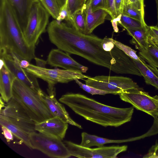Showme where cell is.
Instances as JSON below:
<instances>
[{
  "instance_id": "cell-1",
  "label": "cell",
  "mask_w": 158,
  "mask_h": 158,
  "mask_svg": "<svg viewBox=\"0 0 158 158\" xmlns=\"http://www.w3.org/2000/svg\"><path fill=\"white\" fill-rule=\"evenodd\" d=\"M47 32L51 42L69 54L81 56L118 74L136 73L137 66L131 58L116 45L111 52L105 51L103 39L96 35L82 33L56 19L48 25Z\"/></svg>"
},
{
  "instance_id": "cell-2",
  "label": "cell",
  "mask_w": 158,
  "mask_h": 158,
  "mask_svg": "<svg viewBox=\"0 0 158 158\" xmlns=\"http://www.w3.org/2000/svg\"><path fill=\"white\" fill-rule=\"evenodd\" d=\"M59 100L76 114L105 127H118L130 122L134 110L133 107L120 108L107 106L79 93H67Z\"/></svg>"
},
{
  "instance_id": "cell-3",
  "label": "cell",
  "mask_w": 158,
  "mask_h": 158,
  "mask_svg": "<svg viewBox=\"0 0 158 158\" xmlns=\"http://www.w3.org/2000/svg\"><path fill=\"white\" fill-rule=\"evenodd\" d=\"M35 47L27 43L16 14L9 0L0 1V51L13 53L20 60L35 58Z\"/></svg>"
},
{
  "instance_id": "cell-4",
  "label": "cell",
  "mask_w": 158,
  "mask_h": 158,
  "mask_svg": "<svg viewBox=\"0 0 158 158\" xmlns=\"http://www.w3.org/2000/svg\"><path fill=\"white\" fill-rule=\"evenodd\" d=\"M12 98L35 123L53 117L39 93L16 78L13 83Z\"/></svg>"
},
{
  "instance_id": "cell-5",
  "label": "cell",
  "mask_w": 158,
  "mask_h": 158,
  "mask_svg": "<svg viewBox=\"0 0 158 158\" xmlns=\"http://www.w3.org/2000/svg\"><path fill=\"white\" fill-rule=\"evenodd\" d=\"M25 69L37 78L46 81L48 84L49 95L55 94V85L57 83H66L75 79H87L90 77L75 71L58 68L49 69L29 64Z\"/></svg>"
},
{
  "instance_id": "cell-6",
  "label": "cell",
  "mask_w": 158,
  "mask_h": 158,
  "mask_svg": "<svg viewBox=\"0 0 158 158\" xmlns=\"http://www.w3.org/2000/svg\"><path fill=\"white\" fill-rule=\"evenodd\" d=\"M49 16L39 1L34 2L23 31L25 40L30 46L35 47L40 36L45 31Z\"/></svg>"
},
{
  "instance_id": "cell-7",
  "label": "cell",
  "mask_w": 158,
  "mask_h": 158,
  "mask_svg": "<svg viewBox=\"0 0 158 158\" xmlns=\"http://www.w3.org/2000/svg\"><path fill=\"white\" fill-rule=\"evenodd\" d=\"M32 149L38 150L51 158H67L71 156L62 140L35 132L29 135Z\"/></svg>"
},
{
  "instance_id": "cell-8",
  "label": "cell",
  "mask_w": 158,
  "mask_h": 158,
  "mask_svg": "<svg viewBox=\"0 0 158 158\" xmlns=\"http://www.w3.org/2000/svg\"><path fill=\"white\" fill-rule=\"evenodd\" d=\"M86 85L111 94L119 95L127 90L139 88L131 78L118 76H98L85 80Z\"/></svg>"
},
{
  "instance_id": "cell-9",
  "label": "cell",
  "mask_w": 158,
  "mask_h": 158,
  "mask_svg": "<svg viewBox=\"0 0 158 158\" xmlns=\"http://www.w3.org/2000/svg\"><path fill=\"white\" fill-rule=\"evenodd\" d=\"M121 100L131 104L136 109L158 117V96H152L139 88L124 91L118 95Z\"/></svg>"
},
{
  "instance_id": "cell-10",
  "label": "cell",
  "mask_w": 158,
  "mask_h": 158,
  "mask_svg": "<svg viewBox=\"0 0 158 158\" xmlns=\"http://www.w3.org/2000/svg\"><path fill=\"white\" fill-rule=\"evenodd\" d=\"M63 141L71 156L80 158H115L120 153L126 151L127 148V146L125 145L91 148L69 141Z\"/></svg>"
},
{
  "instance_id": "cell-11",
  "label": "cell",
  "mask_w": 158,
  "mask_h": 158,
  "mask_svg": "<svg viewBox=\"0 0 158 158\" xmlns=\"http://www.w3.org/2000/svg\"><path fill=\"white\" fill-rule=\"evenodd\" d=\"M0 116L29 134L36 131L35 129V123L12 98L0 110Z\"/></svg>"
},
{
  "instance_id": "cell-12",
  "label": "cell",
  "mask_w": 158,
  "mask_h": 158,
  "mask_svg": "<svg viewBox=\"0 0 158 158\" xmlns=\"http://www.w3.org/2000/svg\"><path fill=\"white\" fill-rule=\"evenodd\" d=\"M0 58L15 78L39 93L42 90L37 77L20 66V60L14 54L0 51Z\"/></svg>"
},
{
  "instance_id": "cell-13",
  "label": "cell",
  "mask_w": 158,
  "mask_h": 158,
  "mask_svg": "<svg viewBox=\"0 0 158 158\" xmlns=\"http://www.w3.org/2000/svg\"><path fill=\"white\" fill-rule=\"evenodd\" d=\"M51 66L59 67L64 69L85 73L88 68L73 59L70 54L58 48L53 49L49 52L47 60Z\"/></svg>"
},
{
  "instance_id": "cell-14",
  "label": "cell",
  "mask_w": 158,
  "mask_h": 158,
  "mask_svg": "<svg viewBox=\"0 0 158 158\" xmlns=\"http://www.w3.org/2000/svg\"><path fill=\"white\" fill-rule=\"evenodd\" d=\"M68 123L57 117H52L42 122L36 123V131L63 140L68 128Z\"/></svg>"
},
{
  "instance_id": "cell-15",
  "label": "cell",
  "mask_w": 158,
  "mask_h": 158,
  "mask_svg": "<svg viewBox=\"0 0 158 158\" xmlns=\"http://www.w3.org/2000/svg\"><path fill=\"white\" fill-rule=\"evenodd\" d=\"M39 94L53 117H58L68 124L82 129L80 125L70 117L64 105L57 101L56 95L47 94L42 90Z\"/></svg>"
},
{
  "instance_id": "cell-16",
  "label": "cell",
  "mask_w": 158,
  "mask_h": 158,
  "mask_svg": "<svg viewBox=\"0 0 158 158\" xmlns=\"http://www.w3.org/2000/svg\"><path fill=\"white\" fill-rule=\"evenodd\" d=\"M15 78L0 60V97L4 102H7L12 98L13 85Z\"/></svg>"
},
{
  "instance_id": "cell-17",
  "label": "cell",
  "mask_w": 158,
  "mask_h": 158,
  "mask_svg": "<svg viewBox=\"0 0 158 158\" xmlns=\"http://www.w3.org/2000/svg\"><path fill=\"white\" fill-rule=\"evenodd\" d=\"M86 20L85 34H90L98 26L103 23L108 14L105 10L100 9L93 11L88 0L84 10Z\"/></svg>"
},
{
  "instance_id": "cell-18",
  "label": "cell",
  "mask_w": 158,
  "mask_h": 158,
  "mask_svg": "<svg viewBox=\"0 0 158 158\" xmlns=\"http://www.w3.org/2000/svg\"><path fill=\"white\" fill-rule=\"evenodd\" d=\"M16 14L23 31L27 23L31 9L35 1L34 0H9Z\"/></svg>"
},
{
  "instance_id": "cell-19",
  "label": "cell",
  "mask_w": 158,
  "mask_h": 158,
  "mask_svg": "<svg viewBox=\"0 0 158 158\" xmlns=\"http://www.w3.org/2000/svg\"><path fill=\"white\" fill-rule=\"evenodd\" d=\"M132 37L131 44L135 45L136 48L140 51L147 49L149 44L148 31V26L136 28H125Z\"/></svg>"
},
{
  "instance_id": "cell-20",
  "label": "cell",
  "mask_w": 158,
  "mask_h": 158,
  "mask_svg": "<svg viewBox=\"0 0 158 158\" xmlns=\"http://www.w3.org/2000/svg\"><path fill=\"white\" fill-rule=\"evenodd\" d=\"M133 60L144 77L145 83L158 89V69L157 68L146 64L143 59L141 61Z\"/></svg>"
},
{
  "instance_id": "cell-21",
  "label": "cell",
  "mask_w": 158,
  "mask_h": 158,
  "mask_svg": "<svg viewBox=\"0 0 158 158\" xmlns=\"http://www.w3.org/2000/svg\"><path fill=\"white\" fill-rule=\"evenodd\" d=\"M81 141L80 145L82 146L91 147L92 146L101 147L106 144L121 143L130 141L132 139L123 140H114L99 137L95 135L89 134L85 132L81 134Z\"/></svg>"
},
{
  "instance_id": "cell-22",
  "label": "cell",
  "mask_w": 158,
  "mask_h": 158,
  "mask_svg": "<svg viewBox=\"0 0 158 158\" xmlns=\"http://www.w3.org/2000/svg\"><path fill=\"white\" fill-rule=\"evenodd\" d=\"M0 124L9 129L18 139L20 140L26 146L32 149L30 141V134L0 116Z\"/></svg>"
},
{
  "instance_id": "cell-23",
  "label": "cell",
  "mask_w": 158,
  "mask_h": 158,
  "mask_svg": "<svg viewBox=\"0 0 158 158\" xmlns=\"http://www.w3.org/2000/svg\"><path fill=\"white\" fill-rule=\"evenodd\" d=\"M148 42L147 49L139 51V56L149 64L158 68V48L154 45L149 37Z\"/></svg>"
},
{
  "instance_id": "cell-24",
  "label": "cell",
  "mask_w": 158,
  "mask_h": 158,
  "mask_svg": "<svg viewBox=\"0 0 158 158\" xmlns=\"http://www.w3.org/2000/svg\"><path fill=\"white\" fill-rule=\"evenodd\" d=\"M87 0H67L66 2L69 15V23L72 27L75 29V25L73 17L74 14L78 10H84L86 8Z\"/></svg>"
},
{
  "instance_id": "cell-25",
  "label": "cell",
  "mask_w": 158,
  "mask_h": 158,
  "mask_svg": "<svg viewBox=\"0 0 158 158\" xmlns=\"http://www.w3.org/2000/svg\"><path fill=\"white\" fill-rule=\"evenodd\" d=\"M118 23L124 28L126 27L136 28L147 26L146 23L123 14L121 15L120 20L118 21Z\"/></svg>"
},
{
  "instance_id": "cell-26",
  "label": "cell",
  "mask_w": 158,
  "mask_h": 158,
  "mask_svg": "<svg viewBox=\"0 0 158 158\" xmlns=\"http://www.w3.org/2000/svg\"><path fill=\"white\" fill-rule=\"evenodd\" d=\"M45 9L53 18L57 20L60 10L56 0H39Z\"/></svg>"
},
{
  "instance_id": "cell-27",
  "label": "cell",
  "mask_w": 158,
  "mask_h": 158,
  "mask_svg": "<svg viewBox=\"0 0 158 158\" xmlns=\"http://www.w3.org/2000/svg\"><path fill=\"white\" fill-rule=\"evenodd\" d=\"M73 17L76 27L75 29L85 34L86 20L84 10H81L76 12L73 15Z\"/></svg>"
},
{
  "instance_id": "cell-28",
  "label": "cell",
  "mask_w": 158,
  "mask_h": 158,
  "mask_svg": "<svg viewBox=\"0 0 158 158\" xmlns=\"http://www.w3.org/2000/svg\"><path fill=\"white\" fill-rule=\"evenodd\" d=\"M123 14L146 23L144 20V14L133 7L129 3H124Z\"/></svg>"
},
{
  "instance_id": "cell-29",
  "label": "cell",
  "mask_w": 158,
  "mask_h": 158,
  "mask_svg": "<svg viewBox=\"0 0 158 158\" xmlns=\"http://www.w3.org/2000/svg\"><path fill=\"white\" fill-rule=\"evenodd\" d=\"M111 39L117 47L130 57L133 60L139 61H141L142 60V59L137 54L136 51L132 49L129 46L115 40L112 38H111Z\"/></svg>"
},
{
  "instance_id": "cell-30",
  "label": "cell",
  "mask_w": 158,
  "mask_h": 158,
  "mask_svg": "<svg viewBox=\"0 0 158 158\" xmlns=\"http://www.w3.org/2000/svg\"><path fill=\"white\" fill-rule=\"evenodd\" d=\"M79 86L87 92L92 95L98 94L104 95L107 94H111L110 92L99 89L94 87L84 84L76 79L74 80Z\"/></svg>"
},
{
  "instance_id": "cell-31",
  "label": "cell",
  "mask_w": 158,
  "mask_h": 158,
  "mask_svg": "<svg viewBox=\"0 0 158 158\" xmlns=\"http://www.w3.org/2000/svg\"><path fill=\"white\" fill-rule=\"evenodd\" d=\"M104 10L108 13L112 19H114L118 17L115 7V0H105Z\"/></svg>"
},
{
  "instance_id": "cell-32",
  "label": "cell",
  "mask_w": 158,
  "mask_h": 158,
  "mask_svg": "<svg viewBox=\"0 0 158 158\" xmlns=\"http://www.w3.org/2000/svg\"><path fill=\"white\" fill-rule=\"evenodd\" d=\"M148 37L158 48V27L156 26H148Z\"/></svg>"
},
{
  "instance_id": "cell-33",
  "label": "cell",
  "mask_w": 158,
  "mask_h": 158,
  "mask_svg": "<svg viewBox=\"0 0 158 158\" xmlns=\"http://www.w3.org/2000/svg\"><path fill=\"white\" fill-rule=\"evenodd\" d=\"M69 15L68 10L67 3L60 8L59 16L57 21L64 20L69 22Z\"/></svg>"
},
{
  "instance_id": "cell-34",
  "label": "cell",
  "mask_w": 158,
  "mask_h": 158,
  "mask_svg": "<svg viewBox=\"0 0 158 158\" xmlns=\"http://www.w3.org/2000/svg\"><path fill=\"white\" fill-rule=\"evenodd\" d=\"M102 45L103 49L107 52L112 51L116 46L110 38L106 37H105L103 39Z\"/></svg>"
},
{
  "instance_id": "cell-35",
  "label": "cell",
  "mask_w": 158,
  "mask_h": 158,
  "mask_svg": "<svg viewBox=\"0 0 158 158\" xmlns=\"http://www.w3.org/2000/svg\"><path fill=\"white\" fill-rule=\"evenodd\" d=\"M89 2L92 10L102 9L104 10L105 5V0H88Z\"/></svg>"
},
{
  "instance_id": "cell-36",
  "label": "cell",
  "mask_w": 158,
  "mask_h": 158,
  "mask_svg": "<svg viewBox=\"0 0 158 158\" xmlns=\"http://www.w3.org/2000/svg\"><path fill=\"white\" fill-rule=\"evenodd\" d=\"M129 4L133 7L144 14V0H131Z\"/></svg>"
},
{
  "instance_id": "cell-37",
  "label": "cell",
  "mask_w": 158,
  "mask_h": 158,
  "mask_svg": "<svg viewBox=\"0 0 158 158\" xmlns=\"http://www.w3.org/2000/svg\"><path fill=\"white\" fill-rule=\"evenodd\" d=\"M143 158H158V144L154 145Z\"/></svg>"
},
{
  "instance_id": "cell-38",
  "label": "cell",
  "mask_w": 158,
  "mask_h": 158,
  "mask_svg": "<svg viewBox=\"0 0 158 158\" xmlns=\"http://www.w3.org/2000/svg\"><path fill=\"white\" fill-rule=\"evenodd\" d=\"M124 0H115V7L118 16L123 13Z\"/></svg>"
},
{
  "instance_id": "cell-39",
  "label": "cell",
  "mask_w": 158,
  "mask_h": 158,
  "mask_svg": "<svg viewBox=\"0 0 158 158\" xmlns=\"http://www.w3.org/2000/svg\"><path fill=\"white\" fill-rule=\"evenodd\" d=\"M2 133L7 142H10L13 139V135L12 132L6 127L2 126Z\"/></svg>"
},
{
  "instance_id": "cell-40",
  "label": "cell",
  "mask_w": 158,
  "mask_h": 158,
  "mask_svg": "<svg viewBox=\"0 0 158 158\" xmlns=\"http://www.w3.org/2000/svg\"><path fill=\"white\" fill-rule=\"evenodd\" d=\"M121 15L118 16L117 18L112 19L111 22L114 31L115 32H118L119 29L118 27V22L120 20Z\"/></svg>"
},
{
  "instance_id": "cell-41",
  "label": "cell",
  "mask_w": 158,
  "mask_h": 158,
  "mask_svg": "<svg viewBox=\"0 0 158 158\" xmlns=\"http://www.w3.org/2000/svg\"><path fill=\"white\" fill-rule=\"evenodd\" d=\"M36 63V65L42 67H45V65L47 64V61H45L36 58H35Z\"/></svg>"
},
{
  "instance_id": "cell-42",
  "label": "cell",
  "mask_w": 158,
  "mask_h": 158,
  "mask_svg": "<svg viewBox=\"0 0 158 158\" xmlns=\"http://www.w3.org/2000/svg\"><path fill=\"white\" fill-rule=\"evenodd\" d=\"M29 62L27 60H20V66L23 68L25 69L30 64Z\"/></svg>"
},
{
  "instance_id": "cell-43",
  "label": "cell",
  "mask_w": 158,
  "mask_h": 158,
  "mask_svg": "<svg viewBox=\"0 0 158 158\" xmlns=\"http://www.w3.org/2000/svg\"><path fill=\"white\" fill-rule=\"evenodd\" d=\"M67 0H56L60 8L66 2Z\"/></svg>"
},
{
  "instance_id": "cell-44",
  "label": "cell",
  "mask_w": 158,
  "mask_h": 158,
  "mask_svg": "<svg viewBox=\"0 0 158 158\" xmlns=\"http://www.w3.org/2000/svg\"><path fill=\"white\" fill-rule=\"evenodd\" d=\"M156 9H157V23L156 25V27H158V0H155Z\"/></svg>"
},
{
  "instance_id": "cell-45",
  "label": "cell",
  "mask_w": 158,
  "mask_h": 158,
  "mask_svg": "<svg viewBox=\"0 0 158 158\" xmlns=\"http://www.w3.org/2000/svg\"><path fill=\"white\" fill-rule=\"evenodd\" d=\"M4 102V101L0 97V110L3 108L5 106V104Z\"/></svg>"
},
{
  "instance_id": "cell-46",
  "label": "cell",
  "mask_w": 158,
  "mask_h": 158,
  "mask_svg": "<svg viewBox=\"0 0 158 158\" xmlns=\"http://www.w3.org/2000/svg\"><path fill=\"white\" fill-rule=\"evenodd\" d=\"M131 0H124V3H130Z\"/></svg>"
},
{
  "instance_id": "cell-47",
  "label": "cell",
  "mask_w": 158,
  "mask_h": 158,
  "mask_svg": "<svg viewBox=\"0 0 158 158\" xmlns=\"http://www.w3.org/2000/svg\"><path fill=\"white\" fill-rule=\"evenodd\" d=\"M34 0L35 1H39V0Z\"/></svg>"
}]
</instances>
